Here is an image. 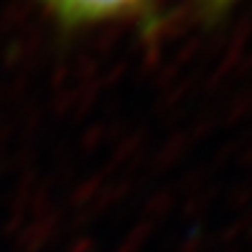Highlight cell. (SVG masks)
Returning a JSON list of instances; mask_svg holds the SVG:
<instances>
[{
    "instance_id": "6da1fadb",
    "label": "cell",
    "mask_w": 252,
    "mask_h": 252,
    "mask_svg": "<svg viewBox=\"0 0 252 252\" xmlns=\"http://www.w3.org/2000/svg\"><path fill=\"white\" fill-rule=\"evenodd\" d=\"M44 2L69 22H93L130 11L144 0H44Z\"/></svg>"
}]
</instances>
